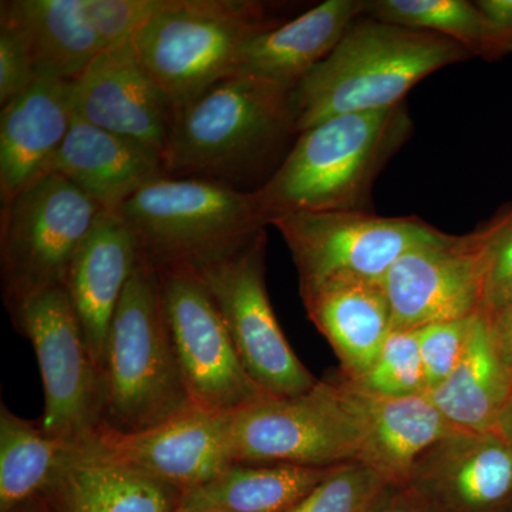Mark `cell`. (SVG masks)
<instances>
[{"instance_id": "4316f807", "label": "cell", "mask_w": 512, "mask_h": 512, "mask_svg": "<svg viewBox=\"0 0 512 512\" xmlns=\"http://www.w3.org/2000/svg\"><path fill=\"white\" fill-rule=\"evenodd\" d=\"M72 441L59 439L33 423L0 407V512H15L40 497Z\"/></svg>"}, {"instance_id": "1f68e13d", "label": "cell", "mask_w": 512, "mask_h": 512, "mask_svg": "<svg viewBox=\"0 0 512 512\" xmlns=\"http://www.w3.org/2000/svg\"><path fill=\"white\" fill-rule=\"evenodd\" d=\"M476 316L431 323L417 329L427 393L440 386L463 359Z\"/></svg>"}, {"instance_id": "9c48e42d", "label": "cell", "mask_w": 512, "mask_h": 512, "mask_svg": "<svg viewBox=\"0 0 512 512\" xmlns=\"http://www.w3.org/2000/svg\"><path fill=\"white\" fill-rule=\"evenodd\" d=\"M266 234L192 266L210 292L249 379L266 396H298L318 379L306 369L276 319L265 284Z\"/></svg>"}, {"instance_id": "f1b7e54d", "label": "cell", "mask_w": 512, "mask_h": 512, "mask_svg": "<svg viewBox=\"0 0 512 512\" xmlns=\"http://www.w3.org/2000/svg\"><path fill=\"white\" fill-rule=\"evenodd\" d=\"M350 382L380 396L426 394L427 383L417 330L393 329L384 340L370 369L360 379Z\"/></svg>"}, {"instance_id": "74e56055", "label": "cell", "mask_w": 512, "mask_h": 512, "mask_svg": "<svg viewBox=\"0 0 512 512\" xmlns=\"http://www.w3.org/2000/svg\"><path fill=\"white\" fill-rule=\"evenodd\" d=\"M175 512H204V511L190 510V508L178 507L177 511H175Z\"/></svg>"}, {"instance_id": "d6986e66", "label": "cell", "mask_w": 512, "mask_h": 512, "mask_svg": "<svg viewBox=\"0 0 512 512\" xmlns=\"http://www.w3.org/2000/svg\"><path fill=\"white\" fill-rule=\"evenodd\" d=\"M140 255L136 234L119 212L101 211L64 282L101 375L111 320Z\"/></svg>"}, {"instance_id": "5b68a950", "label": "cell", "mask_w": 512, "mask_h": 512, "mask_svg": "<svg viewBox=\"0 0 512 512\" xmlns=\"http://www.w3.org/2000/svg\"><path fill=\"white\" fill-rule=\"evenodd\" d=\"M255 0H163L134 33V49L157 89L183 106L237 74L249 40L284 23Z\"/></svg>"}, {"instance_id": "30bf717a", "label": "cell", "mask_w": 512, "mask_h": 512, "mask_svg": "<svg viewBox=\"0 0 512 512\" xmlns=\"http://www.w3.org/2000/svg\"><path fill=\"white\" fill-rule=\"evenodd\" d=\"M10 316L39 363L45 390L42 429L72 443L92 436L101 423L103 375L66 289L37 293Z\"/></svg>"}, {"instance_id": "7c38bea8", "label": "cell", "mask_w": 512, "mask_h": 512, "mask_svg": "<svg viewBox=\"0 0 512 512\" xmlns=\"http://www.w3.org/2000/svg\"><path fill=\"white\" fill-rule=\"evenodd\" d=\"M156 269L165 323L194 407L229 414L265 396L239 362L220 312L195 269Z\"/></svg>"}, {"instance_id": "8992f818", "label": "cell", "mask_w": 512, "mask_h": 512, "mask_svg": "<svg viewBox=\"0 0 512 512\" xmlns=\"http://www.w3.org/2000/svg\"><path fill=\"white\" fill-rule=\"evenodd\" d=\"M117 212L156 268L212 261L247 244L268 225L254 191L168 175L144 185Z\"/></svg>"}, {"instance_id": "8d00e7d4", "label": "cell", "mask_w": 512, "mask_h": 512, "mask_svg": "<svg viewBox=\"0 0 512 512\" xmlns=\"http://www.w3.org/2000/svg\"><path fill=\"white\" fill-rule=\"evenodd\" d=\"M497 433L500 434V436L507 441L508 446L512 448V397L510 403L505 407L503 416H501L500 421H498Z\"/></svg>"}, {"instance_id": "ac0fdd59", "label": "cell", "mask_w": 512, "mask_h": 512, "mask_svg": "<svg viewBox=\"0 0 512 512\" xmlns=\"http://www.w3.org/2000/svg\"><path fill=\"white\" fill-rule=\"evenodd\" d=\"M355 412L360 430L357 463L365 464L386 484L409 483L416 461L441 437L456 430L427 394L392 397L370 393L346 377H336Z\"/></svg>"}, {"instance_id": "e0dca14e", "label": "cell", "mask_w": 512, "mask_h": 512, "mask_svg": "<svg viewBox=\"0 0 512 512\" xmlns=\"http://www.w3.org/2000/svg\"><path fill=\"white\" fill-rule=\"evenodd\" d=\"M407 484L443 512H490L512 495V448L497 431H450L421 454Z\"/></svg>"}, {"instance_id": "7402d4cb", "label": "cell", "mask_w": 512, "mask_h": 512, "mask_svg": "<svg viewBox=\"0 0 512 512\" xmlns=\"http://www.w3.org/2000/svg\"><path fill=\"white\" fill-rule=\"evenodd\" d=\"M46 173L63 175L103 211H119L144 185L165 175L157 151L76 116Z\"/></svg>"}, {"instance_id": "44dd1931", "label": "cell", "mask_w": 512, "mask_h": 512, "mask_svg": "<svg viewBox=\"0 0 512 512\" xmlns=\"http://www.w3.org/2000/svg\"><path fill=\"white\" fill-rule=\"evenodd\" d=\"M74 119L72 83L37 77L0 114V198L6 202L45 174Z\"/></svg>"}, {"instance_id": "9a60e30c", "label": "cell", "mask_w": 512, "mask_h": 512, "mask_svg": "<svg viewBox=\"0 0 512 512\" xmlns=\"http://www.w3.org/2000/svg\"><path fill=\"white\" fill-rule=\"evenodd\" d=\"M231 414L188 410L137 433L97 427L89 440L101 453L137 468L181 495L210 483L235 464Z\"/></svg>"}, {"instance_id": "3957f363", "label": "cell", "mask_w": 512, "mask_h": 512, "mask_svg": "<svg viewBox=\"0 0 512 512\" xmlns=\"http://www.w3.org/2000/svg\"><path fill=\"white\" fill-rule=\"evenodd\" d=\"M412 130L404 103L333 117L302 131L254 191L268 225L299 212L365 211L384 165Z\"/></svg>"}, {"instance_id": "d4e9b609", "label": "cell", "mask_w": 512, "mask_h": 512, "mask_svg": "<svg viewBox=\"0 0 512 512\" xmlns=\"http://www.w3.org/2000/svg\"><path fill=\"white\" fill-rule=\"evenodd\" d=\"M453 429L493 433L512 397V377L495 349L483 313L474 320L463 359L440 386L427 393Z\"/></svg>"}, {"instance_id": "7a4b0ae2", "label": "cell", "mask_w": 512, "mask_h": 512, "mask_svg": "<svg viewBox=\"0 0 512 512\" xmlns=\"http://www.w3.org/2000/svg\"><path fill=\"white\" fill-rule=\"evenodd\" d=\"M470 56L437 33L359 18L293 89L298 136L333 117L397 106L421 80Z\"/></svg>"}, {"instance_id": "836d02e7", "label": "cell", "mask_w": 512, "mask_h": 512, "mask_svg": "<svg viewBox=\"0 0 512 512\" xmlns=\"http://www.w3.org/2000/svg\"><path fill=\"white\" fill-rule=\"evenodd\" d=\"M476 6L484 28L481 56L498 60L512 53V0H480Z\"/></svg>"}, {"instance_id": "6da1fadb", "label": "cell", "mask_w": 512, "mask_h": 512, "mask_svg": "<svg viewBox=\"0 0 512 512\" xmlns=\"http://www.w3.org/2000/svg\"><path fill=\"white\" fill-rule=\"evenodd\" d=\"M293 89L232 76L175 109L161 161L168 177L201 178L244 190L282 163L298 134Z\"/></svg>"}, {"instance_id": "2e32d148", "label": "cell", "mask_w": 512, "mask_h": 512, "mask_svg": "<svg viewBox=\"0 0 512 512\" xmlns=\"http://www.w3.org/2000/svg\"><path fill=\"white\" fill-rule=\"evenodd\" d=\"M70 83L74 116L161 156L175 109L141 66L131 37L100 53Z\"/></svg>"}, {"instance_id": "4dcf8cb0", "label": "cell", "mask_w": 512, "mask_h": 512, "mask_svg": "<svg viewBox=\"0 0 512 512\" xmlns=\"http://www.w3.org/2000/svg\"><path fill=\"white\" fill-rule=\"evenodd\" d=\"M483 296L487 319L512 311V205L483 227Z\"/></svg>"}, {"instance_id": "ba28073f", "label": "cell", "mask_w": 512, "mask_h": 512, "mask_svg": "<svg viewBox=\"0 0 512 512\" xmlns=\"http://www.w3.org/2000/svg\"><path fill=\"white\" fill-rule=\"evenodd\" d=\"M231 446L235 463L328 468L359 461L360 430L338 379H326L232 413Z\"/></svg>"}, {"instance_id": "5bb4252c", "label": "cell", "mask_w": 512, "mask_h": 512, "mask_svg": "<svg viewBox=\"0 0 512 512\" xmlns=\"http://www.w3.org/2000/svg\"><path fill=\"white\" fill-rule=\"evenodd\" d=\"M483 248L480 228L463 237L446 234L400 256L382 281L393 329L417 330L480 313Z\"/></svg>"}, {"instance_id": "cb8c5ba5", "label": "cell", "mask_w": 512, "mask_h": 512, "mask_svg": "<svg viewBox=\"0 0 512 512\" xmlns=\"http://www.w3.org/2000/svg\"><path fill=\"white\" fill-rule=\"evenodd\" d=\"M366 10L365 0H326L313 6L249 40L235 76L259 77L295 89Z\"/></svg>"}, {"instance_id": "277c9868", "label": "cell", "mask_w": 512, "mask_h": 512, "mask_svg": "<svg viewBox=\"0 0 512 512\" xmlns=\"http://www.w3.org/2000/svg\"><path fill=\"white\" fill-rule=\"evenodd\" d=\"M191 409L165 323L157 269L141 252L111 320L100 426L137 433Z\"/></svg>"}, {"instance_id": "8fae6325", "label": "cell", "mask_w": 512, "mask_h": 512, "mask_svg": "<svg viewBox=\"0 0 512 512\" xmlns=\"http://www.w3.org/2000/svg\"><path fill=\"white\" fill-rule=\"evenodd\" d=\"M269 225L284 237L301 289L338 275L382 282L400 256L446 235L420 218L367 211L299 212Z\"/></svg>"}, {"instance_id": "484cf974", "label": "cell", "mask_w": 512, "mask_h": 512, "mask_svg": "<svg viewBox=\"0 0 512 512\" xmlns=\"http://www.w3.org/2000/svg\"><path fill=\"white\" fill-rule=\"evenodd\" d=\"M335 467L235 463L181 495L180 507L204 512H289Z\"/></svg>"}, {"instance_id": "d6a6232c", "label": "cell", "mask_w": 512, "mask_h": 512, "mask_svg": "<svg viewBox=\"0 0 512 512\" xmlns=\"http://www.w3.org/2000/svg\"><path fill=\"white\" fill-rule=\"evenodd\" d=\"M37 77L25 36L8 20L0 19V107L28 92Z\"/></svg>"}, {"instance_id": "f546056e", "label": "cell", "mask_w": 512, "mask_h": 512, "mask_svg": "<svg viewBox=\"0 0 512 512\" xmlns=\"http://www.w3.org/2000/svg\"><path fill=\"white\" fill-rule=\"evenodd\" d=\"M386 485L365 464H343L289 512H370Z\"/></svg>"}, {"instance_id": "52a82bcc", "label": "cell", "mask_w": 512, "mask_h": 512, "mask_svg": "<svg viewBox=\"0 0 512 512\" xmlns=\"http://www.w3.org/2000/svg\"><path fill=\"white\" fill-rule=\"evenodd\" d=\"M101 211L57 173L40 175L2 202L0 262L10 315L37 293L64 288L74 256Z\"/></svg>"}, {"instance_id": "83f0119b", "label": "cell", "mask_w": 512, "mask_h": 512, "mask_svg": "<svg viewBox=\"0 0 512 512\" xmlns=\"http://www.w3.org/2000/svg\"><path fill=\"white\" fill-rule=\"evenodd\" d=\"M366 16L390 25L437 33L466 47L470 55L483 53L484 28L476 2L467 0H372Z\"/></svg>"}, {"instance_id": "ffe728a7", "label": "cell", "mask_w": 512, "mask_h": 512, "mask_svg": "<svg viewBox=\"0 0 512 512\" xmlns=\"http://www.w3.org/2000/svg\"><path fill=\"white\" fill-rule=\"evenodd\" d=\"M90 437V436H89ZM77 441L43 491L50 512H175L181 493Z\"/></svg>"}, {"instance_id": "4fadbf2b", "label": "cell", "mask_w": 512, "mask_h": 512, "mask_svg": "<svg viewBox=\"0 0 512 512\" xmlns=\"http://www.w3.org/2000/svg\"><path fill=\"white\" fill-rule=\"evenodd\" d=\"M163 0H6L0 19L23 33L40 76L73 82L100 53L130 39Z\"/></svg>"}, {"instance_id": "603a6c76", "label": "cell", "mask_w": 512, "mask_h": 512, "mask_svg": "<svg viewBox=\"0 0 512 512\" xmlns=\"http://www.w3.org/2000/svg\"><path fill=\"white\" fill-rule=\"evenodd\" d=\"M306 312L338 356L342 376L360 379L393 330L382 282L338 275L301 289Z\"/></svg>"}, {"instance_id": "e575fe53", "label": "cell", "mask_w": 512, "mask_h": 512, "mask_svg": "<svg viewBox=\"0 0 512 512\" xmlns=\"http://www.w3.org/2000/svg\"><path fill=\"white\" fill-rule=\"evenodd\" d=\"M370 512H443L412 485L387 484Z\"/></svg>"}, {"instance_id": "d590c367", "label": "cell", "mask_w": 512, "mask_h": 512, "mask_svg": "<svg viewBox=\"0 0 512 512\" xmlns=\"http://www.w3.org/2000/svg\"><path fill=\"white\" fill-rule=\"evenodd\" d=\"M487 320L490 323L495 349L512 377V311Z\"/></svg>"}]
</instances>
